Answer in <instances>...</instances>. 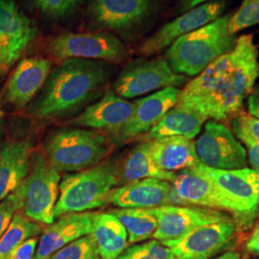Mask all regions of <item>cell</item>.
<instances>
[{
    "label": "cell",
    "instance_id": "obj_1",
    "mask_svg": "<svg viewBox=\"0 0 259 259\" xmlns=\"http://www.w3.org/2000/svg\"><path fill=\"white\" fill-rule=\"evenodd\" d=\"M259 76L258 51L243 35L231 52L216 59L181 91L177 106L221 121L240 110Z\"/></svg>",
    "mask_w": 259,
    "mask_h": 259
},
{
    "label": "cell",
    "instance_id": "obj_2",
    "mask_svg": "<svg viewBox=\"0 0 259 259\" xmlns=\"http://www.w3.org/2000/svg\"><path fill=\"white\" fill-rule=\"evenodd\" d=\"M109 75V66L102 62L66 59L51 70L41 92L30 103L28 113L40 119L71 113L98 95Z\"/></svg>",
    "mask_w": 259,
    "mask_h": 259
},
{
    "label": "cell",
    "instance_id": "obj_3",
    "mask_svg": "<svg viewBox=\"0 0 259 259\" xmlns=\"http://www.w3.org/2000/svg\"><path fill=\"white\" fill-rule=\"evenodd\" d=\"M231 16H224L188 33L169 47L166 61L178 74H200L219 57L231 52L236 39L229 30Z\"/></svg>",
    "mask_w": 259,
    "mask_h": 259
},
{
    "label": "cell",
    "instance_id": "obj_4",
    "mask_svg": "<svg viewBox=\"0 0 259 259\" xmlns=\"http://www.w3.org/2000/svg\"><path fill=\"white\" fill-rule=\"evenodd\" d=\"M46 156L59 172H79L100 164L113 150L106 135L92 130L63 128L48 134Z\"/></svg>",
    "mask_w": 259,
    "mask_h": 259
},
{
    "label": "cell",
    "instance_id": "obj_5",
    "mask_svg": "<svg viewBox=\"0 0 259 259\" xmlns=\"http://www.w3.org/2000/svg\"><path fill=\"white\" fill-rule=\"evenodd\" d=\"M119 184L117 166L111 161L65 175L59 185L54 216L87 212L108 203V197Z\"/></svg>",
    "mask_w": 259,
    "mask_h": 259
},
{
    "label": "cell",
    "instance_id": "obj_6",
    "mask_svg": "<svg viewBox=\"0 0 259 259\" xmlns=\"http://www.w3.org/2000/svg\"><path fill=\"white\" fill-rule=\"evenodd\" d=\"M61 176L41 152H32L27 176L15 191L20 210L38 224L50 225L55 221L56 204L59 197Z\"/></svg>",
    "mask_w": 259,
    "mask_h": 259
},
{
    "label": "cell",
    "instance_id": "obj_7",
    "mask_svg": "<svg viewBox=\"0 0 259 259\" xmlns=\"http://www.w3.org/2000/svg\"><path fill=\"white\" fill-rule=\"evenodd\" d=\"M196 169L206 178L237 216L242 227L253 221L259 205V171L250 168L215 169L200 163Z\"/></svg>",
    "mask_w": 259,
    "mask_h": 259
},
{
    "label": "cell",
    "instance_id": "obj_8",
    "mask_svg": "<svg viewBox=\"0 0 259 259\" xmlns=\"http://www.w3.org/2000/svg\"><path fill=\"white\" fill-rule=\"evenodd\" d=\"M185 82V76L174 72L165 59L137 60L121 70L113 83V93L131 99L169 87L178 88Z\"/></svg>",
    "mask_w": 259,
    "mask_h": 259
},
{
    "label": "cell",
    "instance_id": "obj_9",
    "mask_svg": "<svg viewBox=\"0 0 259 259\" xmlns=\"http://www.w3.org/2000/svg\"><path fill=\"white\" fill-rule=\"evenodd\" d=\"M48 48L60 61L74 58L121 62L128 54L120 39L105 32L61 34L51 38Z\"/></svg>",
    "mask_w": 259,
    "mask_h": 259
},
{
    "label": "cell",
    "instance_id": "obj_10",
    "mask_svg": "<svg viewBox=\"0 0 259 259\" xmlns=\"http://www.w3.org/2000/svg\"><path fill=\"white\" fill-rule=\"evenodd\" d=\"M235 233V222L228 216L198 227L178 240L162 244L172 250L176 259H209L228 248Z\"/></svg>",
    "mask_w": 259,
    "mask_h": 259
},
{
    "label": "cell",
    "instance_id": "obj_11",
    "mask_svg": "<svg viewBox=\"0 0 259 259\" xmlns=\"http://www.w3.org/2000/svg\"><path fill=\"white\" fill-rule=\"evenodd\" d=\"M196 152L205 166L232 170L247 164V152L232 131L215 120L205 124L204 133L198 139Z\"/></svg>",
    "mask_w": 259,
    "mask_h": 259
},
{
    "label": "cell",
    "instance_id": "obj_12",
    "mask_svg": "<svg viewBox=\"0 0 259 259\" xmlns=\"http://www.w3.org/2000/svg\"><path fill=\"white\" fill-rule=\"evenodd\" d=\"M37 33L32 20L13 0H0V67L16 63Z\"/></svg>",
    "mask_w": 259,
    "mask_h": 259
},
{
    "label": "cell",
    "instance_id": "obj_13",
    "mask_svg": "<svg viewBox=\"0 0 259 259\" xmlns=\"http://www.w3.org/2000/svg\"><path fill=\"white\" fill-rule=\"evenodd\" d=\"M226 8L223 1L204 3L163 25L148 37L139 48V54L150 56L170 47L177 38L214 21L221 17Z\"/></svg>",
    "mask_w": 259,
    "mask_h": 259
},
{
    "label": "cell",
    "instance_id": "obj_14",
    "mask_svg": "<svg viewBox=\"0 0 259 259\" xmlns=\"http://www.w3.org/2000/svg\"><path fill=\"white\" fill-rule=\"evenodd\" d=\"M152 210L157 220L153 238L161 243L178 240L198 227L228 217L212 208L178 204H164Z\"/></svg>",
    "mask_w": 259,
    "mask_h": 259
},
{
    "label": "cell",
    "instance_id": "obj_15",
    "mask_svg": "<svg viewBox=\"0 0 259 259\" xmlns=\"http://www.w3.org/2000/svg\"><path fill=\"white\" fill-rule=\"evenodd\" d=\"M167 204H190L220 208L231 212L230 205L216 191L210 182L196 169V166L176 174L171 183Z\"/></svg>",
    "mask_w": 259,
    "mask_h": 259
},
{
    "label": "cell",
    "instance_id": "obj_16",
    "mask_svg": "<svg viewBox=\"0 0 259 259\" xmlns=\"http://www.w3.org/2000/svg\"><path fill=\"white\" fill-rule=\"evenodd\" d=\"M181 90L169 87L134 102V111L121 130L120 139L126 140L148 133L168 111L176 106Z\"/></svg>",
    "mask_w": 259,
    "mask_h": 259
},
{
    "label": "cell",
    "instance_id": "obj_17",
    "mask_svg": "<svg viewBox=\"0 0 259 259\" xmlns=\"http://www.w3.org/2000/svg\"><path fill=\"white\" fill-rule=\"evenodd\" d=\"M133 111L134 102H130L113 92H110L100 100L89 106L70 123L81 128L119 134L130 120Z\"/></svg>",
    "mask_w": 259,
    "mask_h": 259
},
{
    "label": "cell",
    "instance_id": "obj_18",
    "mask_svg": "<svg viewBox=\"0 0 259 259\" xmlns=\"http://www.w3.org/2000/svg\"><path fill=\"white\" fill-rule=\"evenodd\" d=\"M51 72V62L33 57L22 60L7 83L6 99L17 109H22L32 102L41 91Z\"/></svg>",
    "mask_w": 259,
    "mask_h": 259
},
{
    "label": "cell",
    "instance_id": "obj_19",
    "mask_svg": "<svg viewBox=\"0 0 259 259\" xmlns=\"http://www.w3.org/2000/svg\"><path fill=\"white\" fill-rule=\"evenodd\" d=\"M94 212L67 213L44 230L34 259H49L56 251L91 233Z\"/></svg>",
    "mask_w": 259,
    "mask_h": 259
},
{
    "label": "cell",
    "instance_id": "obj_20",
    "mask_svg": "<svg viewBox=\"0 0 259 259\" xmlns=\"http://www.w3.org/2000/svg\"><path fill=\"white\" fill-rule=\"evenodd\" d=\"M171 183L144 179L113 188L108 202L119 208H156L167 204Z\"/></svg>",
    "mask_w": 259,
    "mask_h": 259
},
{
    "label": "cell",
    "instance_id": "obj_21",
    "mask_svg": "<svg viewBox=\"0 0 259 259\" xmlns=\"http://www.w3.org/2000/svg\"><path fill=\"white\" fill-rule=\"evenodd\" d=\"M150 6V0H92L90 9L102 27L123 31L140 23Z\"/></svg>",
    "mask_w": 259,
    "mask_h": 259
},
{
    "label": "cell",
    "instance_id": "obj_22",
    "mask_svg": "<svg viewBox=\"0 0 259 259\" xmlns=\"http://www.w3.org/2000/svg\"><path fill=\"white\" fill-rule=\"evenodd\" d=\"M32 154L27 140L9 141L0 146V203L14 193L27 176Z\"/></svg>",
    "mask_w": 259,
    "mask_h": 259
},
{
    "label": "cell",
    "instance_id": "obj_23",
    "mask_svg": "<svg viewBox=\"0 0 259 259\" xmlns=\"http://www.w3.org/2000/svg\"><path fill=\"white\" fill-rule=\"evenodd\" d=\"M151 156L157 166L167 172H176L199 165L193 139L170 137L150 140Z\"/></svg>",
    "mask_w": 259,
    "mask_h": 259
},
{
    "label": "cell",
    "instance_id": "obj_24",
    "mask_svg": "<svg viewBox=\"0 0 259 259\" xmlns=\"http://www.w3.org/2000/svg\"><path fill=\"white\" fill-rule=\"evenodd\" d=\"M100 259H117L128 247V235L119 220L111 212L95 213L91 233Z\"/></svg>",
    "mask_w": 259,
    "mask_h": 259
},
{
    "label": "cell",
    "instance_id": "obj_25",
    "mask_svg": "<svg viewBox=\"0 0 259 259\" xmlns=\"http://www.w3.org/2000/svg\"><path fill=\"white\" fill-rule=\"evenodd\" d=\"M205 120L202 114L176 105L149 131L145 139L148 141L170 137L193 139L201 132Z\"/></svg>",
    "mask_w": 259,
    "mask_h": 259
},
{
    "label": "cell",
    "instance_id": "obj_26",
    "mask_svg": "<svg viewBox=\"0 0 259 259\" xmlns=\"http://www.w3.org/2000/svg\"><path fill=\"white\" fill-rule=\"evenodd\" d=\"M117 170L119 183L124 185L144 179H157L172 183L176 176L175 173L167 172L157 166L151 156L148 141L131 150Z\"/></svg>",
    "mask_w": 259,
    "mask_h": 259
},
{
    "label": "cell",
    "instance_id": "obj_27",
    "mask_svg": "<svg viewBox=\"0 0 259 259\" xmlns=\"http://www.w3.org/2000/svg\"><path fill=\"white\" fill-rule=\"evenodd\" d=\"M110 212L124 227L130 244L147 240L157 230V217L152 208H116Z\"/></svg>",
    "mask_w": 259,
    "mask_h": 259
},
{
    "label": "cell",
    "instance_id": "obj_28",
    "mask_svg": "<svg viewBox=\"0 0 259 259\" xmlns=\"http://www.w3.org/2000/svg\"><path fill=\"white\" fill-rule=\"evenodd\" d=\"M42 232L41 226L27 218L21 211L14 215L8 229L0 238V259H6L23 242Z\"/></svg>",
    "mask_w": 259,
    "mask_h": 259
},
{
    "label": "cell",
    "instance_id": "obj_29",
    "mask_svg": "<svg viewBox=\"0 0 259 259\" xmlns=\"http://www.w3.org/2000/svg\"><path fill=\"white\" fill-rule=\"evenodd\" d=\"M117 259H176L172 250L159 241H147L127 247Z\"/></svg>",
    "mask_w": 259,
    "mask_h": 259
},
{
    "label": "cell",
    "instance_id": "obj_30",
    "mask_svg": "<svg viewBox=\"0 0 259 259\" xmlns=\"http://www.w3.org/2000/svg\"><path fill=\"white\" fill-rule=\"evenodd\" d=\"M49 259H100V256L92 235L88 234L56 251Z\"/></svg>",
    "mask_w": 259,
    "mask_h": 259
},
{
    "label": "cell",
    "instance_id": "obj_31",
    "mask_svg": "<svg viewBox=\"0 0 259 259\" xmlns=\"http://www.w3.org/2000/svg\"><path fill=\"white\" fill-rule=\"evenodd\" d=\"M259 24V0H244L231 17L229 30L232 35L246 28Z\"/></svg>",
    "mask_w": 259,
    "mask_h": 259
},
{
    "label": "cell",
    "instance_id": "obj_32",
    "mask_svg": "<svg viewBox=\"0 0 259 259\" xmlns=\"http://www.w3.org/2000/svg\"><path fill=\"white\" fill-rule=\"evenodd\" d=\"M232 128L245 145L259 144V118L242 113L232 121Z\"/></svg>",
    "mask_w": 259,
    "mask_h": 259
},
{
    "label": "cell",
    "instance_id": "obj_33",
    "mask_svg": "<svg viewBox=\"0 0 259 259\" xmlns=\"http://www.w3.org/2000/svg\"><path fill=\"white\" fill-rule=\"evenodd\" d=\"M37 8L51 18H63L72 13L83 0H33Z\"/></svg>",
    "mask_w": 259,
    "mask_h": 259
},
{
    "label": "cell",
    "instance_id": "obj_34",
    "mask_svg": "<svg viewBox=\"0 0 259 259\" xmlns=\"http://www.w3.org/2000/svg\"><path fill=\"white\" fill-rule=\"evenodd\" d=\"M20 210L19 197L16 192L6 197L0 203V238L6 232L14 215Z\"/></svg>",
    "mask_w": 259,
    "mask_h": 259
},
{
    "label": "cell",
    "instance_id": "obj_35",
    "mask_svg": "<svg viewBox=\"0 0 259 259\" xmlns=\"http://www.w3.org/2000/svg\"><path fill=\"white\" fill-rule=\"evenodd\" d=\"M38 240L37 237H32L23 242L19 247L14 250L6 259H34L37 250Z\"/></svg>",
    "mask_w": 259,
    "mask_h": 259
},
{
    "label": "cell",
    "instance_id": "obj_36",
    "mask_svg": "<svg viewBox=\"0 0 259 259\" xmlns=\"http://www.w3.org/2000/svg\"><path fill=\"white\" fill-rule=\"evenodd\" d=\"M248 107L250 115L259 118V85L255 90H252L249 95Z\"/></svg>",
    "mask_w": 259,
    "mask_h": 259
},
{
    "label": "cell",
    "instance_id": "obj_37",
    "mask_svg": "<svg viewBox=\"0 0 259 259\" xmlns=\"http://www.w3.org/2000/svg\"><path fill=\"white\" fill-rule=\"evenodd\" d=\"M248 149L249 162L252 169L259 171V144H248L246 145Z\"/></svg>",
    "mask_w": 259,
    "mask_h": 259
},
{
    "label": "cell",
    "instance_id": "obj_38",
    "mask_svg": "<svg viewBox=\"0 0 259 259\" xmlns=\"http://www.w3.org/2000/svg\"><path fill=\"white\" fill-rule=\"evenodd\" d=\"M247 250L252 254L259 255V226L253 230L250 239L247 242Z\"/></svg>",
    "mask_w": 259,
    "mask_h": 259
},
{
    "label": "cell",
    "instance_id": "obj_39",
    "mask_svg": "<svg viewBox=\"0 0 259 259\" xmlns=\"http://www.w3.org/2000/svg\"><path fill=\"white\" fill-rule=\"evenodd\" d=\"M214 1H220V0H183L181 4V10L182 12H187L204 3L214 2Z\"/></svg>",
    "mask_w": 259,
    "mask_h": 259
},
{
    "label": "cell",
    "instance_id": "obj_40",
    "mask_svg": "<svg viewBox=\"0 0 259 259\" xmlns=\"http://www.w3.org/2000/svg\"><path fill=\"white\" fill-rule=\"evenodd\" d=\"M216 259H241L240 254L236 251H227Z\"/></svg>",
    "mask_w": 259,
    "mask_h": 259
},
{
    "label": "cell",
    "instance_id": "obj_41",
    "mask_svg": "<svg viewBox=\"0 0 259 259\" xmlns=\"http://www.w3.org/2000/svg\"><path fill=\"white\" fill-rule=\"evenodd\" d=\"M1 122H2V113L0 111V128H1Z\"/></svg>",
    "mask_w": 259,
    "mask_h": 259
},
{
    "label": "cell",
    "instance_id": "obj_42",
    "mask_svg": "<svg viewBox=\"0 0 259 259\" xmlns=\"http://www.w3.org/2000/svg\"><path fill=\"white\" fill-rule=\"evenodd\" d=\"M2 74V69H1V67H0V76Z\"/></svg>",
    "mask_w": 259,
    "mask_h": 259
}]
</instances>
